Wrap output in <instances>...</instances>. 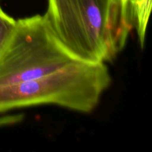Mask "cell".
I'll use <instances>...</instances> for the list:
<instances>
[{
	"instance_id": "obj_2",
	"label": "cell",
	"mask_w": 152,
	"mask_h": 152,
	"mask_svg": "<svg viewBox=\"0 0 152 152\" xmlns=\"http://www.w3.org/2000/svg\"><path fill=\"white\" fill-rule=\"evenodd\" d=\"M111 81L105 63L73 64L37 79L0 87V112L53 104L90 113Z\"/></svg>"
},
{
	"instance_id": "obj_3",
	"label": "cell",
	"mask_w": 152,
	"mask_h": 152,
	"mask_svg": "<svg viewBox=\"0 0 152 152\" xmlns=\"http://www.w3.org/2000/svg\"><path fill=\"white\" fill-rule=\"evenodd\" d=\"M78 62H83L59 42L43 16L18 19L0 56V87L37 79Z\"/></svg>"
},
{
	"instance_id": "obj_4",
	"label": "cell",
	"mask_w": 152,
	"mask_h": 152,
	"mask_svg": "<svg viewBox=\"0 0 152 152\" xmlns=\"http://www.w3.org/2000/svg\"><path fill=\"white\" fill-rule=\"evenodd\" d=\"M126 19L137 31L141 47L144 46L148 19L151 10V0H121Z\"/></svg>"
},
{
	"instance_id": "obj_6",
	"label": "cell",
	"mask_w": 152,
	"mask_h": 152,
	"mask_svg": "<svg viewBox=\"0 0 152 152\" xmlns=\"http://www.w3.org/2000/svg\"><path fill=\"white\" fill-rule=\"evenodd\" d=\"M21 117L18 116H13L10 117H4V118H0V126L5 124H9L11 123H15L17 120H20Z\"/></svg>"
},
{
	"instance_id": "obj_5",
	"label": "cell",
	"mask_w": 152,
	"mask_h": 152,
	"mask_svg": "<svg viewBox=\"0 0 152 152\" xmlns=\"http://www.w3.org/2000/svg\"><path fill=\"white\" fill-rule=\"evenodd\" d=\"M16 21L0 7V56L7 46L16 26Z\"/></svg>"
},
{
	"instance_id": "obj_1",
	"label": "cell",
	"mask_w": 152,
	"mask_h": 152,
	"mask_svg": "<svg viewBox=\"0 0 152 152\" xmlns=\"http://www.w3.org/2000/svg\"><path fill=\"white\" fill-rule=\"evenodd\" d=\"M43 17L59 42L87 63L114 59L132 28L121 0H48Z\"/></svg>"
}]
</instances>
